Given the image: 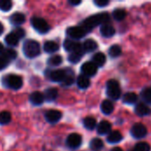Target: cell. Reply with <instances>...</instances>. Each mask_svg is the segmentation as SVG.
<instances>
[{
  "instance_id": "obj_1",
  "label": "cell",
  "mask_w": 151,
  "mask_h": 151,
  "mask_svg": "<svg viewBox=\"0 0 151 151\" xmlns=\"http://www.w3.org/2000/svg\"><path fill=\"white\" fill-rule=\"evenodd\" d=\"M110 21V15L107 12H102L98 14L92 15L87 18L81 24V27L86 30V32H89L95 27L98 25H104Z\"/></svg>"
},
{
  "instance_id": "obj_2",
  "label": "cell",
  "mask_w": 151,
  "mask_h": 151,
  "mask_svg": "<svg viewBox=\"0 0 151 151\" xmlns=\"http://www.w3.org/2000/svg\"><path fill=\"white\" fill-rule=\"evenodd\" d=\"M23 52L28 58H34L37 57L41 52V47L38 42L35 40H27L23 44Z\"/></svg>"
},
{
  "instance_id": "obj_3",
  "label": "cell",
  "mask_w": 151,
  "mask_h": 151,
  "mask_svg": "<svg viewBox=\"0 0 151 151\" xmlns=\"http://www.w3.org/2000/svg\"><path fill=\"white\" fill-rule=\"evenodd\" d=\"M106 91H107V96L112 100H118L121 96L119 84L116 80H110L107 81Z\"/></svg>"
},
{
  "instance_id": "obj_4",
  "label": "cell",
  "mask_w": 151,
  "mask_h": 151,
  "mask_svg": "<svg viewBox=\"0 0 151 151\" xmlns=\"http://www.w3.org/2000/svg\"><path fill=\"white\" fill-rule=\"evenodd\" d=\"M4 82L8 88L14 89V90L19 89L23 85L22 78L16 74H9L5 76L4 79Z\"/></svg>"
},
{
  "instance_id": "obj_5",
  "label": "cell",
  "mask_w": 151,
  "mask_h": 151,
  "mask_svg": "<svg viewBox=\"0 0 151 151\" xmlns=\"http://www.w3.org/2000/svg\"><path fill=\"white\" fill-rule=\"evenodd\" d=\"M31 25L40 34H46L50 30V26L47 21L40 17H33L31 19Z\"/></svg>"
},
{
  "instance_id": "obj_6",
  "label": "cell",
  "mask_w": 151,
  "mask_h": 151,
  "mask_svg": "<svg viewBox=\"0 0 151 151\" xmlns=\"http://www.w3.org/2000/svg\"><path fill=\"white\" fill-rule=\"evenodd\" d=\"M67 35H69L72 39H81L85 36L87 34L86 30L81 26H76V27H70L66 30Z\"/></svg>"
},
{
  "instance_id": "obj_7",
  "label": "cell",
  "mask_w": 151,
  "mask_h": 151,
  "mask_svg": "<svg viewBox=\"0 0 151 151\" xmlns=\"http://www.w3.org/2000/svg\"><path fill=\"white\" fill-rule=\"evenodd\" d=\"M147 127L142 123L134 124L131 128V134L135 139H142L147 135Z\"/></svg>"
},
{
  "instance_id": "obj_8",
  "label": "cell",
  "mask_w": 151,
  "mask_h": 151,
  "mask_svg": "<svg viewBox=\"0 0 151 151\" xmlns=\"http://www.w3.org/2000/svg\"><path fill=\"white\" fill-rule=\"evenodd\" d=\"M97 66L93 63V62H86L81 65V72L82 74L87 76V77H92L95 76L97 73Z\"/></svg>"
},
{
  "instance_id": "obj_9",
  "label": "cell",
  "mask_w": 151,
  "mask_h": 151,
  "mask_svg": "<svg viewBox=\"0 0 151 151\" xmlns=\"http://www.w3.org/2000/svg\"><path fill=\"white\" fill-rule=\"evenodd\" d=\"M66 74H67V71L63 70V69H58V70L50 72L49 79L53 82H61L62 83L65 81Z\"/></svg>"
},
{
  "instance_id": "obj_10",
  "label": "cell",
  "mask_w": 151,
  "mask_h": 151,
  "mask_svg": "<svg viewBox=\"0 0 151 151\" xmlns=\"http://www.w3.org/2000/svg\"><path fill=\"white\" fill-rule=\"evenodd\" d=\"M81 136L79 134H71L66 139V145L71 149H78L81 145Z\"/></svg>"
},
{
  "instance_id": "obj_11",
  "label": "cell",
  "mask_w": 151,
  "mask_h": 151,
  "mask_svg": "<svg viewBox=\"0 0 151 151\" xmlns=\"http://www.w3.org/2000/svg\"><path fill=\"white\" fill-rule=\"evenodd\" d=\"M63 46H64V48H65V50L66 51H70L71 53L74 52V51L83 50L82 45L80 42H77L72 40V39H65V42H64Z\"/></svg>"
},
{
  "instance_id": "obj_12",
  "label": "cell",
  "mask_w": 151,
  "mask_h": 151,
  "mask_svg": "<svg viewBox=\"0 0 151 151\" xmlns=\"http://www.w3.org/2000/svg\"><path fill=\"white\" fill-rule=\"evenodd\" d=\"M62 118V113L57 110H50L45 113V119L49 123L54 124L60 120Z\"/></svg>"
},
{
  "instance_id": "obj_13",
  "label": "cell",
  "mask_w": 151,
  "mask_h": 151,
  "mask_svg": "<svg viewBox=\"0 0 151 151\" xmlns=\"http://www.w3.org/2000/svg\"><path fill=\"white\" fill-rule=\"evenodd\" d=\"M29 101L33 105H35V106L41 105L44 102V96L39 91H35L30 94Z\"/></svg>"
},
{
  "instance_id": "obj_14",
  "label": "cell",
  "mask_w": 151,
  "mask_h": 151,
  "mask_svg": "<svg viewBox=\"0 0 151 151\" xmlns=\"http://www.w3.org/2000/svg\"><path fill=\"white\" fill-rule=\"evenodd\" d=\"M134 111L135 113L140 116V117H144V116H148L151 113V109L146 104L143 103L138 104L135 108H134Z\"/></svg>"
},
{
  "instance_id": "obj_15",
  "label": "cell",
  "mask_w": 151,
  "mask_h": 151,
  "mask_svg": "<svg viewBox=\"0 0 151 151\" xmlns=\"http://www.w3.org/2000/svg\"><path fill=\"white\" fill-rule=\"evenodd\" d=\"M111 125L110 122L106 121V120H103L101 121L97 127H96V130H97V133L100 134V135H105V134H109L111 133Z\"/></svg>"
},
{
  "instance_id": "obj_16",
  "label": "cell",
  "mask_w": 151,
  "mask_h": 151,
  "mask_svg": "<svg viewBox=\"0 0 151 151\" xmlns=\"http://www.w3.org/2000/svg\"><path fill=\"white\" fill-rule=\"evenodd\" d=\"M26 20V17L23 13L21 12H15L10 17V21L12 25L15 26H19L23 24Z\"/></svg>"
},
{
  "instance_id": "obj_17",
  "label": "cell",
  "mask_w": 151,
  "mask_h": 151,
  "mask_svg": "<svg viewBox=\"0 0 151 151\" xmlns=\"http://www.w3.org/2000/svg\"><path fill=\"white\" fill-rule=\"evenodd\" d=\"M100 33L104 37H111L115 34V28L110 24H104L102 25L100 28Z\"/></svg>"
},
{
  "instance_id": "obj_18",
  "label": "cell",
  "mask_w": 151,
  "mask_h": 151,
  "mask_svg": "<svg viewBox=\"0 0 151 151\" xmlns=\"http://www.w3.org/2000/svg\"><path fill=\"white\" fill-rule=\"evenodd\" d=\"M97 42L93 39H88L84 42L82 48L84 52H92L97 49Z\"/></svg>"
},
{
  "instance_id": "obj_19",
  "label": "cell",
  "mask_w": 151,
  "mask_h": 151,
  "mask_svg": "<svg viewBox=\"0 0 151 151\" xmlns=\"http://www.w3.org/2000/svg\"><path fill=\"white\" fill-rule=\"evenodd\" d=\"M58 89L55 88H47L45 90V93H44V100L48 101V102H53L56 100V98L58 97Z\"/></svg>"
},
{
  "instance_id": "obj_20",
  "label": "cell",
  "mask_w": 151,
  "mask_h": 151,
  "mask_svg": "<svg viewBox=\"0 0 151 151\" xmlns=\"http://www.w3.org/2000/svg\"><path fill=\"white\" fill-rule=\"evenodd\" d=\"M123 139V136L119 131H112L107 136V142L109 143H118Z\"/></svg>"
},
{
  "instance_id": "obj_21",
  "label": "cell",
  "mask_w": 151,
  "mask_h": 151,
  "mask_svg": "<svg viewBox=\"0 0 151 151\" xmlns=\"http://www.w3.org/2000/svg\"><path fill=\"white\" fill-rule=\"evenodd\" d=\"M92 62L98 67V66H103L105 62H106V57L103 52H97L93 56Z\"/></svg>"
},
{
  "instance_id": "obj_22",
  "label": "cell",
  "mask_w": 151,
  "mask_h": 151,
  "mask_svg": "<svg viewBox=\"0 0 151 151\" xmlns=\"http://www.w3.org/2000/svg\"><path fill=\"white\" fill-rule=\"evenodd\" d=\"M59 49V45L53 41H48L43 44V50L47 53H53L58 51Z\"/></svg>"
},
{
  "instance_id": "obj_23",
  "label": "cell",
  "mask_w": 151,
  "mask_h": 151,
  "mask_svg": "<svg viewBox=\"0 0 151 151\" xmlns=\"http://www.w3.org/2000/svg\"><path fill=\"white\" fill-rule=\"evenodd\" d=\"M101 111L105 115H110L114 111L113 104L110 100H104L101 104Z\"/></svg>"
},
{
  "instance_id": "obj_24",
  "label": "cell",
  "mask_w": 151,
  "mask_h": 151,
  "mask_svg": "<svg viewBox=\"0 0 151 151\" xmlns=\"http://www.w3.org/2000/svg\"><path fill=\"white\" fill-rule=\"evenodd\" d=\"M77 85L81 89H86L89 87L90 85V80L88 77L81 74L80 76H78L77 78Z\"/></svg>"
},
{
  "instance_id": "obj_25",
  "label": "cell",
  "mask_w": 151,
  "mask_h": 151,
  "mask_svg": "<svg viewBox=\"0 0 151 151\" xmlns=\"http://www.w3.org/2000/svg\"><path fill=\"white\" fill-rule=\"evenodd\" d=\"M138 100V96L135 93L133 92H128L127 94L124 95V98H123V102L125 104H134L137 102Z\"/></svg>"
},
{
  "instance_id": "obj_26",
  "label": "cell",
  "mask_w": 151,
  "mask_h": 151,
  "mask_svg": "<svg viewBox=\"0 0 151 151\" xmlns=\"http://www.w3.org/2000/svg\"><path fill=\"white\" fill-rule=\"evenodd\" d=\"M83 53H84V50H78V51H74V52H72V53L69 55V57H68L69 62H71V63H73V64L78 63V62L81 59Z\"/></svg>"
},
{
  "instance_id": "obj_27",
  "label": "cell",
  "mask_w": 151,
  "mask_h": 151,
  "mask_svg": "<svg viewBox=\"0 0 151 151\" xmlns=\"http://www.w3.org/2000/svg\"><path fill=\"white\" fill-rule=\"evenodd\" d=\"M19 38L16 36V35L12 32L10 33L9 35H6V37L4 38V41H5V43L9 46H16L19 42Z\"/></svg>"
},
{
  "instance_id": "obj_28",
  "label": "cell",
  "mask_w": 151,
  "mask_h": 151,
  "mask_svg": "<svg viewBox=\"0 0 151 151\" xmlns=\"http://www.w3.org/2000/svg\"><path fill=\"white\" fill-rule=\"evenodd\" d=\"M83 125L84 127L88 130H93L96 127V120L93 117H86L83 119Z\"/></svg>"
},
{
  "instance_id": "obj_29",
  "label": "cell",
  "mask_w": 151,
  "mask_h": 151,
  "mask_svg": "<svg viewBox=\"0 0 151 151\" xmlns=\"http://www.w3.org/2000/svg\"><path fill=\"white\" fill-rule=\"evenodd\" d=\"M90 149L93 150H100L104 148V142L99 138H95L90 142Z\"/></svg>"
},
{
  "instance_id": "obj_30",
  "label": "cell",
  "mask_w": 151,
  "mask_h": 151,
  "mask_svg": "<svg viewBox=\"0 0 151 151\" xmlns=\"http://www.w3.org/2000/svg\"><path fill=\"white\" fill-rule=\"evenodd\" d=\"M2 56L4 57L8 61H11L17 58V52L12 49H7L4 50V51L2 52Z\"/></svg>"
},
{
  "instance_id": "obj_31",
  "label": "cell",
  "mask_w": 151,
  "mask_h": 151,
  "mask_svg": "<svg viewBox=\"0 0 151 151\" xmlns=\"http://www.w3.org/2000/svg\"><path fill=\"white\" fill-rule=\"evenodd\" d=\"M122 52V50H121V47L118 44H114L112 45L110 49H109V55L111 57V58H117L119 57Z\"/></svg>"
},
{
  "instance_id": "obj_32",
  "label": "cell",
  "mask_w": 151,
  "mask_h": 151,
  "mask_svg": "<svg viewBox=\"0 0 151 151\" xmlns=\"http://www.w3.org/2000/svg\"><path fill=\"white\" fill-rule=\"evenodd\" d=\"M112 15H113V18H114L116 20L120 21V20H122V19H124L126 18V16H127V12H126L124 9H116V10L113 11Z\"/></svg>"
},
{
  "instance_id": "obj_33",
  "label": "cell",
  "mask_w": 151,
  "mask_h": 151,
  "mask_svg": "<svg viewBox=\"0 0 151 151\" xmlns=\"http://www.w3.org/2000/svg\"><path fill=\"white\" fill-rule=\"evenodd\" d=\"M63 62V58L59 55H55L48 59V64L51 66H58Z\"/></svg>"
},
{
  "instance_id": "obj_34",
  "label": "cell",
  "mask_w": 151,
  "mask_h": 151,
  "mask_svg": "<svg viewBox=\"0 0 151 151\" xmlns=\"http://www.w3.org/2000/svg\"><path fill=\"white\" fill-rule=\"evenodd\" d=\"M12 116L9 111L0 112V125H6L11 121Z\"/></svg>"
},
{
  "instance_id": "obj_35",
  "label": "cell",
  "mask_w": 151,
  "mask_h": 151,
  "mask_svg": "<svg viewBox=\"0 0 151 151\" xmlns=\"http://www.w3.org/2000/svg\"><path fill=\"white\" fill-rule=\"evenodd\" d=\"M150 145L147 142L137 143L132 151H150Z\"/></svg>"
},
{
  "instance_id": "obj_36",
  "label": "cell",
  "mask_w": 151,
  "mask_h": 151,
  "mask_svg": "<svg viewBox=\"0 0 151 151\" xmlns=\"http://www.w3.org/2000/svg\"><path fill=\"white\" fill-rule=\"evenodd\" d=\"M74 81V76H73V73L72 70L70 71H67V74H66V77L65 79V81L62 82V84L64 86H71Z\"/></svg>"
},
{
  "instance_id": "obj_37",
  "label": "cell",
  "mask_w": 151,
  "mask_h": 151,
  "mask_svg": "<svg viewBox=\"0 0 151 151\" xmlns=\"http://www.w3.org/2000/svg\"><path fill=\"white\" fill-rule=\"evenodd\" d=\"M12 3L10 0H0V10L3 12H8L12 9Z\"/></svg>"
},
{
  "instance_id": "obj_38",
  "label": "cell",
  "mask_w": 151,
  "mask_h": 151,
  "mask_svg": "<svg viewBox=\"0 0 151 151\" xmlns=\"http://www.w3.org/2000/svg\"><path fill=\"white\" fill-rule=\"evenodd\" d=\"M141 96H142V98L146 103L151 104V88H144L142 91Z\"/></svg>"
},
{
  "instance_id": "obj_39",
  "label": "cell",
  "mask_w": 151,
  "mask_h": 151,
  "mask_svg": "<svg viewBox=\"0 0 151 151\" xmlns=\"http://www.w3.org/2000/svg\"><path fill=\"white\" fill-rule=\"evenodd\" d=\"M13 33L16 35V36H17L19 39L23 38V37L25 36V30H24L23 28H20V27L16 28V29L13 31Z\"/></svg>"
},
{
  "instance_id": "obj_40",
  "label": "cell",
  "mask_w": 151,
  "mask_h": 151,
  "mask_svg": "<svg viewBox=\"0 0 151 151\" xmlns=\"http://www.w3.org/2000/svg\"><path fill=\"white\" fill-rule=\"evenodd\" d=\"M9 62H10V61H8L4 57H3V56L1 55V56H0V70L4 69V68L8 65Z\"/></svg>"
},
{
  "instance_id": "obj_41",
  "label": "cell",
  "mask_w": 151,
  "mask_h": 151,
  "mask_svg": "<svg viewBox=\"0 0 151 151\" xmlns=\"http://www.w3.org/2000/svg\"><path fill=\"white\" fill-rule=\"evenodd\" d=\"M94 3L98 7H104V6H106L109 4V1L108 0H95Z\"/></svg>"
},
{
  "instance_id": "obj_42",
  "label": "cell",
  "mask_w": 151,
  "mask_h": 151,
  "mask_svg": "<svg viewBox=\"0 0 151 151\" xmlns=\"http://www.w3.org/2000/svg\"><path fill=\"white\" fill-rule=\"evenodd\" d=\"M69 4H72V5L76 6V5L81 4V0H70V1H69Z\"/></svg>"
},
{
  "instance_id": "obj_43",
  "label": "cell",
  "mask_w": 151,
  "mask_h": 151,
  "mask_svg": "<svg viewBox=\"0 0 151 151\" xmlns=\"http://www.w3.org/2000/svg\"><path fill=\"white\" fill-rule=\"evenodd\" d=\"M3 32H4V26H3V24L0 22V35L3 34Z\"/></svg>"
},
{
  "instance_id": "obj_44",
  "label": "cell",
  "mask_w": 151,
  "mask_h": 151,
  "mask_svg": "<svg viewBox=\"0 0 151 151\" xmlns=\"http://www.w3.org/2000/svg\"><path fill=\"white\" fill-rule=\"evenodd\" d=\"M111 151H123V150H122V149H120V148H119V147H115V148H113V149H112Z\"/></svg>"
},
{
  "instance_id": "obj_45",
  "label": "cell",
  "mask_w": 151,
  "mask_h": 151,
  "mask_svg": "<svg viewBox=\"0 0 151 151\" xmlns=\"http://www.w3.org/2000/svg\"><path fill=\"white\" fill-rule=\"evenodd\" d=\"M4 51V46H3V44L0 42V53H2Z\"/></svg>"
}]
</instances>
